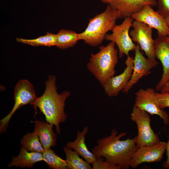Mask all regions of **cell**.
<instances>
[{"label":"cell","instance_id":"cell-1","mask_svg":"<svg viewBox=\"0 0 169 169\" xmlns=\"http://www.w3.org/2000/svg\"><path fill=\"white\" fill-rule=\"evenodd\" d=\"M126 134L122 132L118 134L116 130L113 129L110 136L97 141V145L93 148L92 152L96 157H103L111 165L119 166L121 169H128L132 157L137 149V136L121 140Z\"/></svg>","mask_w":169,"mask_h":169},{"label":"cell","instance_id":"cell-2","mask_svg":"<svg viewBox=\"0 0 169 169\" xmlns=\"http://www.w3.org/2000/svg\"><path fill=\"white\" fill-rule=\"evenodd\" d=\"M55 76L50 75L45 82V91L40 97L37 98L32 104L36 112L37 108L45 116L46 121L54 125L57 133L60 134V123H64L67 120V114L65 113L64 108L65 102L69 96L70 92L65 91L60 94L57 92Z\"/></svg>","mask_w":169,"mask_h":169},{"label":"cell","instance_id":"cell-3","mask_svg":"<svg viewBox=\"0 0 169 169\" xmlns=\"http://www.w3.org/2000/svg\"><path fill=\"white\" fill-rule=\"evenodd\" d=\"M119 17L118 11L107 5L104 11L89 20L84 31L79 33V40L92 47L99 45L105 39L107 32L115 26Z\"/></svg>","mask_w":169,"mask_h":169},{"label":"cell","instance_id":"cell-4","mask_svg":"<svg viewBox=\"0 0 169 169\" xmlns=\"http://www.w3.org/2000/svg\"><path fill=\"white\" fill-rule=\"evenodd\" d=\"M112 42L106 46L99 48V51L95 54H91L87 67L102 86L107 80L114 76L115 68L118 62V50L115 48Z\"/></svg>","mask_w":169,"mask_h":169},{"label":"cell","instance_id":"cell-5","mask_svg":"<svg viewBox=\"0 0 169 169\" xmlns=\"http://www.w3.org/2000/svg\"><path fill=\"white\" fill-rule=\"evenodd\" d=\"M131 119L135 122L138 129L136 145L137 148L144 146H152L160 141L159 137L151 126V119L147 112L134 106Z\"/></svg>","mask_w":169,"mask_h":169},{"label":"cell","instance_id":"cell-6","mask_svg":"<svg viewBox=\"0 0 169 169\" xmlns=\"http://www.w3.org/2000/svg\"><path fill=\"white\" fill-rule=\"evenodd\" d=\"M37 98L32 84L26 79L20 80L14 89V106L9 114L0 120V133L6 131L11 118L17 110L25 105H32Z\"/></svg>","mask_w":169,"mask_h":169},{"label":"cell","instance_id":"cell-7","mask_svg":"<svg viewBox=\"0 0 169 169\" xmlns=\"http://www.w3.org/2000/svg\"><path fill=\"white\" fill-rule=\"evenodd\" d=\"M133 21L131 17L125 18L121 24L115 25L111 33L107 34L105 36L106 40L113 42L117 45L120 58L124 55H129L130 51H134L135 49L136 45L133 43L129 35Z\"/></svg>","mask_w":169,"mask_h":169},{"label":"cell","instance_id":"cell-8","mask_svg":"<svg viewBox=\"0 0 169 169\" xmlns=\"http://www.w3.org/2000/svg\"><path fill=\"white\" fill-rule=\"evenodd\" d=\"M155 89L148 88L139 89L135 93L134 106L145 111L151 115L159 116L166 124L169 123L167 113L160 107L156 96Z\"/></svg>","mask_w":169,"mask_h":169},{"label":"cell","instance_id":"cell-9","mask_svg":"<svg viewBox=\"0 0 169 169\" xmlns=\"http://www.w3.org/2000/svg\"><path fill=\"white\" fill-rule=\"evenodd\" d=\"M132 27L133 29L130 31L129 35L133 41L139 45L141 50L145 52L148 58L155 59L152 28L143 23L136 20L133 21Z\"/></svg>","mask_w":169,"mask_h":169},{"label":"cell","instance_id":"cell-10","mask_svg":"<svg viewBox=\"0 0 169 169\" xmlns=\"http://www.w3.org/2000/svg\"><path fill=\"white\" fill-rule=\"evenodd\" d=\"M138 44L135 49V55L134 59L133 69L131 78L122 91L127 94L132 87L142 78L151 74V70L156 67L159 63L155 59L145 57L141 51Z\"/></svg>","mask_w":169,"mask_h":169},{"label":"cell","instance_id":"cell-11","mask_svg":"<svg viewBox=\"0 0 169 169\" xmlns=\"http://www.w3.org/2000/svg\"><path fill=\"white\" fill-rule=\"evenodd\" d=\"M131 17L156 29L158 36H169V27L164 17L155 11L150 5H145L141 10L132 14Z\"/></svg>","mask_w":169,"mask_h":169},{"label":"cell","instance_id":"cell-12","mask_svg":"<svg viewBox=\"0 0 169 169\" xmlns=\"http://www.w3.org/2000/svg\"><path fill=\"white\" fill-rule=\"evenodd\" d=\"M166 142L160 141L152 146H144L137 148L133 155L130 166L136 168L141 164L161 161L166 151Z\"/></svg>","mask_w":169,"mask_h":169},{"label":"cell","instance_id":"cell-13","mask_svg":"<svg viewBox=\"0 0 169 169\" xmlns=\"http://www.w3.org/2000/svg\"><path fill=\"white\" fill-rule=\"evenodd\" d=\"M127 56L125 62L126 66L122 73L110 78L102 86L105 93L109 97L117 96L123 90L131 78L133 69L134 58L129 54Z\"/></svg>","mask_w":169,"mask_h":169},{"label":"cell","instance_id":"cell-14","mask_svg":"<svg viewBox=\"0 0 169 169\" xmlns=\"http://www.w3.org/2000/svg\"><path fill=\"white\" fill-rule=\"evenodd\" d=\"M98 0L117 10L120 19L131 17L132 14L141 10L146 5H150L152 7L157 4L156 0Z\"/></svg>","mask_w":169,"mask_h":169},{"label":"cell","instance_id":"cell-15","mask_svg":"<svg viewBox=\"0 0 169 169\" xmlns=\"http://www.w3.org/2000/svg\"><path fill=\"white\" fill-rule=\"evenodd\" d=\"M154 48L156 58L160 61L163 69L161 78L155 86L158 92L169 80V42L166 36H158L155 40Z\"/></svg>","mask_w":169,"mask_h":169},{"label":"cell","instance_id":"cell-16","mask_svg":"<svg viewBox=\"0 0 169 169\" xmlns=\"http://www.w3.org/2000/svg\"><path fill=\"white\" fill-rule=\"evenodd\" d=\"M34 131L37 134L44 151L56 145L57 135L53 131V125L48 122L36 120Z\"/></svg>","mask_w":169,"mask_h":169},{"label":"cell","instance_id":"cell-17","mask_svg":"<svg viewBox=\"0 0 169 169\" xmlns=\"http://www.w3.org/2000/svg\"><path fill=\"white\" fill-rule=\"evenodd\" d=\"M88 131L87 126L84 127L82 131H78L75 140L67 142L65 146L76 151L85 160L92 164L95 161L96 157L92 152L88 149L85 143V136Z\"/></svg>","mask_w":169,"mask_h":169},{"label":"cell","instance_id":"cell-18","mask_svg":"<svg viewBox=\"0 0 169 169\" xmlns=\"http://www.w3.org/2000/svg\"><path fill=\"white\" fill-rule=\"evenodd\" d=\"M12 160L8 164V167H19L21 168H32L36 162L44 161L42 153L29 152L21 147L19 155L13 157Z\"/></svg>","mask_w":169,"mask_h":169},{"label":"cell","instance_id":"cell-19","mask_svg":"<svg viewBox=\"0 0 169 169\" xmlns=\"http://www.w3.org/2000/svg\"><path fill=\"white\" fill-rule=\"evenodd\" d=\"M56 37V46L61 49L73 46L79 40V33L74 31L64 29L59 31Z\"/></svg>","mask_w":169,"mask_h":169},{"label":"cell","instance_id":"cell-20","mask_svg":"<svg viewBox=\"0 0 169 169\" xmlns=\"http://www.w3.org/2000/svg\"><path fill=\"white\" fill-rule=\"evenodd\" d=\"M63 151L66 155V161L69 169H91L90 163L84 161L75 151L65 146Z\"/></svg>","mask_w":169,"mask_h":169},{"label":"cell","instance_id":"cell-21","mask_svg":"<svg viewBox=\"0 0 169 169\" xmlns=\"http://www.w3.org/2000/svg\"><path fill=\"white\" fill-rule=\"evenodd\" d=\"M20 144L22 147L29 152L43 153L44 151L37 134L34 131L24 135L21 140Z\"/></svg>","mask_w":169,"mask_h":169},{"label":"cell","instance_id":"cell-22","mask_svg":"<svg viewBox=\"0 0 169 169\" xmlns=\"http://www.w3.org/2000/svg\"><path fill=\"white\" fill-rule=\"evenodd\" d=\"M56 34L47 32L45 35L40 36L36 38L29 39L17 38L16 41L34 46H44L49 47L56 46Z\"/></svg>","mask_w":169,"mask_h":169},{"label":"cell","instance_id":"cell-23","mask_svg":"<svg viewBox=\"0 0 169 169\" xmlns=\"http://www.w3.org/2000/svg\"><path fill=\"white\" fill-rule=\"evenodd\" d=\"M42 155L44 161L49 167L53 169H69L66 160L58 156L50 148L44 151Z\"/></svg>","mask_w":169,"mask_h":169},{"label":"cell","instance_id":"cell-24","mask_svg":"<svg viewBox=\"0 0 169 169\" xmlns=\"http://www.w3.org/2000/svg\"><path fill=\"white\" fill-rule=\"evenodd\" d=\"M92 169H120L118 166L111 165L106 162L104 157H97L95 161L92 164Z\"/></svg>","mask_w":169,"mask_h":169},{"label":"cell","instance_id":"cell-25","mask_svg":"<svg viewBox=\"0 0 169 169\" xmlns=\"http://www.w3.org/2000/svg\"><path fill=\"white\" fill-rule=\"evenodd\" d=\"M156 96L161 109L164 110L166 108L169 107V92H156Z\"/></svg>","mask_w":169,"mask_h":169},{"label":"cell","instance_id":"cell-26","mask_svg":"<svg viewBox=\"0 0 169 169\" xmlns=\"http://www.w3.org/2000/svg\"><path fill=\"white\" fill-rule=\"evenodd\" d=\"M157 5L159 14L164 17L169 16V0H158Z\"/></svg>","mask_w":169,"mask_h":169},{"label":"cell","instance_id":"cell-27","mask_svg":"<svg viewBox=\"0 0 169 169\" xmlns=\"http://www.w3.org/2000/svg\"><path fill=\"white\" fill-rule=\"evenodd\" d=\"M166 151L167 159L162 164L163 167L165 168L169 169V137L166 145Z\"/></svg>","mask_w":169,"mask_h":169},{"label":"cell","instance_id":"cell-28","mask_svg":"<svg viewBox=\"0 0 169 169\" xmlns=\"http://www.w3.org/2000/svg\"><path fill=\"white\" fill-rule=\"evenodd\" d=\"M160 92L161 93L169 92V80Z\"/></svg>","mask_w":169,"mask_h":169},{"label":"cell","instance_id":"cell-29","mask_svg":"<svg viewBox=\"0 0 169 169\" xmlns=\"http://www.w3.org/2000/svg\"><path fill=\"white\" fill-rule=\"evenodd\" d=\"M164 18L167 25L169 27V16L165 17Z\"/></svg>","mask_w":169,"mask_h":169},{"label":"cell","instance_id":"cell-30","mask_svg":"<svg viewBox=\"0 0 169 169\" xmlns=\"http://www.w3.org/2000/svg\"><path fill=\"white\" fill-rule=\"evenodd\" d=\"M166 38L167 40L169 42V36H166Z\"/></svg>","mask_w":169,"mask_h":169}]
</instances>
